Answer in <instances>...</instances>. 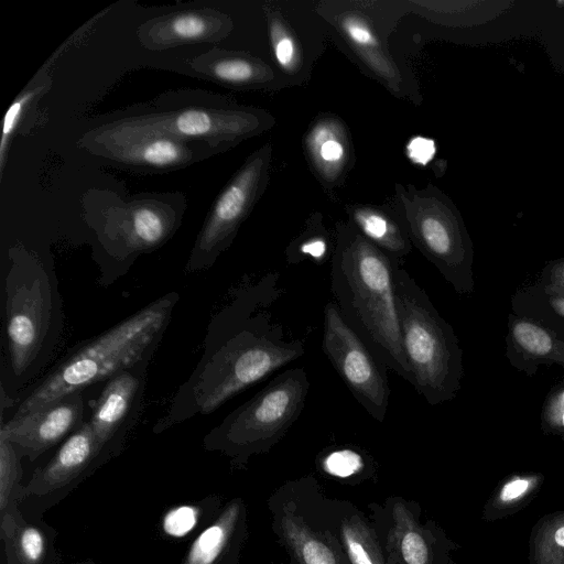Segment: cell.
Here are the masks:
<instances>
[{
	"mask_svg": "<svg viewBox=\"0 0 564 564\" xmlns=\"http://www.w3.org/2000/svg\"><path fill=\"white\" fill-rule=\"evenodd\" d=\"M530 564H564V510L540 518L529 535Z\"/></svg>",
	"mask_w": 564,
	"mask_h": 564,
	"instance_id": "27",
	"label": "cell"
},
{
	"mask_svg": "<svg viewBox=\"0 0 564 564\" xmlns=\"http://www.w3.org/2000/svg\"><path fill=\"white\" fill-rule=\"evenodd\" d=\"M52 79L45 74L34 78L28 87L14 99L8 109L4 120L0 145V171L3 173L7 155L13 135L17 133L24 117L37 105L39 100L50 90Z\"/></svg>",
	"mask_w": 564,
	"mask_h": 564,
	"instance_id": "29",
	"label": "cell"
},
{
	"mask_svg": "<svg viewBox=\"0 0 564 564\" xmlns=\"http://www.w3.org/2000/svg\"><path fill=\"white\" fill-rule=\"evenodd\" d=\"M0 531L8 564H44L46 534L42 528L26 522L18 506L1 513Z\"/></svg>",
	"mask_w": 564,
	"mask_h": 564,
	"instance_id": "24",
	"label": "cell"
},
{
	"mask_svg": "<svg viewBox=\"0 0 564 564\" xmlns=\"http://www.w3.org/2000/svg\"><path fill=\"white\" fill-rule=\"evenodd\" d=\"M513 335L522 348L535 355H545L552 347L550 336L540 327L527 322L517 324Z\"/></svg>",
	"mask_w": 564,
	"mask_h": 564,
	"instance_id": "33",
	"label": "cell"
},
{
	"mask_svg": "<svg viewBox=\"0 0 564 564\" xmlns=\"http://www.w3.org/2000/svg\"><path fill=\"white\" fill-rule=\"evenodd\" d=\"M349 223L370 242L401 262L412 248L408 232L395 212L367 205L348 208Z\"/></svg>",
	"mask_w": 564,
	"mask_h": 564,
	"instance_id": "21",
	"label": "cell"
},
{
	"mask_svg": "<svg viewBox=\"0 0 564 564\" xmlns=\"http://www.w3.org/2000/svg\"><path fill=\"white\" fill-rule=\"evenodd\" d=\"M199 509L194 506H183L166 513L163 528L173 536H183L189 532L198 520Z\"/></svg>",
	"mask_w": 564,
	"mask_h": 564,
	"instance_id": "34",
	"label": "cell"
},
{
	"mask_svg": "<svg viewBox=\"0 0 564 564\" xmlns=\"http://www.w3.org/2000/svg\"><path fill=\"white\" fill-rule=\"evenodd\" d=\"M280 273L245 288L235 303L231 332L214 355L200 384L202 412H212L246 388L305 354V343L285 334L270 307L282 296Z\"/></svg>",
	"mask_w": 564,
	"mask_h": 564,
	"instance_id": "2",
	"label": "cell"
},
{
	"mask_svg": "<svg viewBox=\"0 0 564 564\" xmlns=\"http://www.w3.org/2000/svg\"><path fill=\"white\" fill-rule=\"evenodd\" d=\"M308 389L303 367L276 375L207 435L206 447L243 467L251 456L269 452L286 435L304 410Z\"/></svg>",
	"mask_w": 564,
	"mask_h": 564,
	"instance_id": "5",
	"label": "cell"
},
{
	"mask_svg": "<svg viewBox=\"0 0 564 564\" xmlns=\"http://www.w3.org/2000/svg\"><path fill=\"white\" fill-rule=\"evenodd\" d=\"M563 399H564V394H563Z\"/></svg>",
	"mask_w": 564,
	"mask_h": 564,
	"instance_id": "37",
	"label": "cell"
},
{
	"mask_svg": "<svg viewBox=\"0 0 564 564\" xmlns=\"http://www.w3.org/2000/svg\"><path fill=\"white\" fill-rule=\"evenodd\" d=\"M395 301L412 386L427 403L443 402L456 386L453 334L426 292L401 264L395 270Z\"/></svg>",
	"mask_w": 564,
	"mask_h": 564,
	"instance_id": "6",
	"label": "cell"
},
{
	"mask_svg": "<svg viewBox=\"0 0 564 564\" xmlns=\"http://www.w3.org/2000/svg\"><path fill=\"white\" fill-rule=\"evenodd\" d=\"M543 477L538 474L512 475L502 480L486 500L482 520L506 519L525 508L539 494Z\"/></svg>",
	"mask_w": 564,
	"mask_h": 564,
	"instance_id": "25",
	"label": "cell"
},
{
	"mask_svg": "<svg viewBox=\"0 0 564 564\" xmlns=\"http://www.w3.org/2000/svg\"><path fill=\"white\" fill-rule=\"evenodd\" d=\"M137 367L122 370L107 379L106 386L95 402L88 422L104 449L115 441L127 421L131 419L132 409L139 399L142 386Z\"/></svg>",
	"mask_w": 564,
	"mask_h": 564,
	"instance_id": "18",
	"label": "cell"
},
{
	"mask_svg": "<svg viewBox=\"0 0 564 564\" xmlns=\"http://www.w3.org/2000/svg\"><path fill=\"white\" fill-rule=\"evenodd\" d=\"M269 34L279 66L288 73L297 70L302 64L300 46L294 33L279 13L270 14Z\"/></svg>",
	"mask_w": 564,
	"mask_h": 564,
	"instance_id": "31",
	"label": "cell"
},
{
	"mask_svg": "<svg viewBox=\"0 0 564 564\" xmlns=\"http://www.w3.org/2000/svg\"><path fill=\"white\" fill-rule=\"evenodd\" d=\"M305 145L313 166L328 181H335L348 165V134L340 123L330 118L322 119L312 127Z\"/></svg>",
	"mask_w": 564,
	"mask_h": 564,
	"instance_id": "23",
	"label": "cell"
},
{
	"mask_svg": "<svg viewBox=\"0 0 564 564\" xmlns=\"http://www.w3.org/2000/svg\"><path fill=\"white\" fill-rule=\"evenodd\" d=\"M262 110L202 89L166 91L149 104L105 116L88 130L97 135L155 132L210 144L219 152L270 127Z\"/></svg>",
	"mask_w": 564,
	"mask_h": 564,
	"instance_id": "3",
	"label": "cell"
},
{
	"mask_svg": "<svg viewBox=\"0 0 564 564\" xmlns=\"http://www.w3.org/2000/svg\"><path fill=\"white\" fill-rule=\"evenodd\" d=\"M78 143L93 156L137 173L180 170L220 153L205 142L155 132L107 137L86 131Z\"/></svg>",
	"mask_w": 564,
	"mask_h": 564,
	"instance_id": "11",
	"label": "cell"
},
{
	"mask_svg": "<svg viewBox=\"0 0 564 564\" xmlns=\"http://www.w3.org/2000/svg\"><path fill=\"white\" fill-rule=\"evenodd\" d=\"M229 15L214 8L183 9L141 23L137 36L145 48L164 51L191 43L218 42L232 30Z\"/></svg>",
	"mask_w": 564,
	"mask_h": 564,
	"instance_id": "14",
	"label": "cell"
},
{
	"mask_svg": "<svg viewBox=\"0 0 564 564\" xmlns=\"http://www.w3.org/2000/svg\"><path fill=\"white\" fill-rule=\"evenodd\" d=\"M272 564H275V563H272Z\"/></svg>",
	"mask_w": 564,
	"mask_h": 564,
	"instance_id": "38",
	"label": "cell"
},
{
	"mask_svg": "<svg viewBox=\"0 0 564 564\" xmlns=\"http://www.w3.org/2000/svg\"><path fill=\"white\" fill-rule=\"evenodd\" d=\"M562 424L564 426V412H563V415H562Z\"/></svg>",
	"mask_w": 564,
	"mask_h": 564,
	"instance_id": "36",
	"label": "cell"
},
{
	"mask_svg": "<svg viewBox=\"0 0 564 564\" xmlns=\"http://www.w3.org/2000/svg\"><path fill=\"white\" fill-rule=\"evenodd\" d=\"M435 142L432 139L416 135L406 144V155L413 163L425 166L434 158Z\"/></svg>",
	"mask_w": 564,
	"mask_h": 564,
	"instance_id": "35",
	"label": "cell"
},
{
	"mask_svg": "<svg viewBox=\"0 0 564 564\" xmlns=\"http://www.w3.org/2000/svg\"><path fill=\"white\" fill-rule=\"evenodd\" d=\"M334 530L351 564H387L379 538L371 522L348 500L329 498Z\"/></svg>",
	"mask_w": 564,
	"mask_h": 564,
	"instance_id": "20",
	"label": "cell"
},
{
	"mask_svg": "<svg viewBox=\"0 0 564 564\" xmlns=\"http://www.w3.org/2000/svg\"><path fill=\"white\" fill-rule=\"evenodd\" d=\"M40 301L41 297L37 296L34 289L23 291L22 295L17 296L15 304L10 312L8 336L17 368L26 360L39 339L40 324L36 311L41 310Z\"/></svg>",
	"mask_w": 564,
	"mask_h": 564,
	"instance_id": "26",
	"label": "cell"
},
{
	"mask_svg": "<svg viewBox=\"0 0 564 564\" xmlns=\"http://www.w3.org/2000/svg\"><path fill=\"white\" fill-rule=\"evenodd\" d=\"M334 240L321 220L312 219L305 229L300 232L285 249V261L290 264H299L311 261L322 265L330 260L334 250Z\"/></svg>",
	"mask_w": 564,
	"mask_h": 564,
	"instance_id": "28",
	"label": "cell"
},
{
	"mask_svg": "<svg viewBox=\"0 0 564 564\" xmlns=\"http://www.w3.org/2000/svg\"><path fill=\"white\" fill-rule=\"evenodd\" d=\"M180 221L176 209L164 195L133 198L117 212L118 230L132 249L149 250L165 242Z\"/></svg>",
	"mask_w": 564,
	"mask_h": 564,
	"instance_id": "17",
	"label": "cell"
},
{
	"mask_svg": "<svg viewBox=\"0 0 564 564\" xmlns=\"http://www.w3.org/2000/svg\"><path fill=\"white\" fill-rule=\"evenodd\" d=\"M322 350L355 400L382 423L391 394L388 368L345 322L333 300L323 312Z\"/></svg>",
	"mask_w": 564,
	"mask_h": 564,
	"instance_id": "8",
	"label": "cell"
},
{
	"mask_svg": "<svg viewBox=\"0 0 564 564\" xmlns=\"http://www.w3.org/2000/svg\"><path fill=\"white\" fill-rule=\"evenodd\" d=\"M400 264L350 223L336 226L330 258L333 301L345 322L386 367L412 384L395 301V270Z\"/></svg>",
	"mask_w": 564,
	"mask_h": 564,
	"instance_id": "1",
	"label": "cell"
},
{
	"mask_svg": "<svg viewBox=\"0 0 564 564\" xmlns=\"http://www.w3.org/2000/svg\"><path fill=\"white\" fill-rule=\"evenodd\" d=\"M317 466L322 471L332 477L348 479L366 474L367 459L357 448L341 446L328 449L323 455H319Z\"/></svg>",
	"mask_w": 564,
	"mask_h": 564,
	"instance_id": "32",
	"label": "cell"
},
{
	"mask_svg": "<svg viewBox=\"0 0 564 564\" xmlns=\"http://www.w3.org/2000/svg\"><path fill=\"white\" fill-rule=\"evenodd\" d=\"M105 449L97 441L88 421L70 434L51 460L34 471L22 487L21 500L44 496L70 485L79 478Z\"/></svg>",
	"mask_w": 564,
	"mask_h": 564,
	"instance_id": "15",
	"label": "cell"
},
{
	"mask_svg": "<svg viewBox=\"0 0 564 564\" xmlns=\"http://www.w3.org/2000/svg\"><path fill=\"white\" fill-rule=\"evenodd\" d=\"M271 153L267 143L249 155L219 193L196 239L188 270L209 267L230 246L267 186Z\"/></svg>",
	"mask_w": 564,
	"mask_h": 564,
	"instance_id": "9",
	"label": "cell"
},
{
	"mask_svg": "<svg viewBox=\"0 0 564 564\" xmlns=\"http://www.w3.org/2000/svg\"><path fill=\"white\" fill-rule=\"evenodd\" d=\"M335 22L350 48L367 67L390 86L398 87L399 72L383 52L375 28L368 20L360 12L345 10L336 14Z\"/></svg>",
	"mask_w": 564,
	"mask_h": 564,
	"instance_id": "22",
	"label": "cell"
},
{
	"mask_svg": "<svg viewBox=\"0 0 564 564\" xmlns=\"http://www.w3.org/2000/svg\"><path fill=\"white\" fill-rule=\"evenodd\" d=\"M21 453L13 443L0 436V513L21 501Z\"/></svg>",
	"mask_w": 564,
	"mask_h": 564,
	"instance_id": "30",
	"label": "cell"
},
{
	"mask_svg": "<svg viewBox=\"0 0 564 564\" xmlns=\"http://www.w3.org/2000/svg\"><path fill=\"white\" fill-rule=\"evenodd\" d=\"M368 509L387 564H454L458 544L435 520L421 521L417 502L391 496Z\"/></svg>",
	"mask_w": 564,
	"mask_h": 564,
	"instance_id": "10",
	"label": "cell"
},
{
	"mask_svg": "<svg viewBox=\"0 0 564 564\" xmlns=\"http://www.w3.org/2000/svg\"><path fill=\"white\" fill-rule=\"evenodd\" d=\"M198 76L235 88H256L273 74L261 59L242 52L212 48L188 61Z\"/></svg>",
	"mask_w": 564,
	"mask_h": 564,
	"instance_id": "19",
	"label": "cell"
},
{
	"mask_svg": "<svg viewBox=\"0 0 564 564\" xmlns=\"http://www.w3.org/2000/svg\"><path fill=\"white\" fill-rule=\"evenodd\" d=\"M247 536V507L235 498L193 541L181 564H238Z\"/></svg>",
	"mask_w": 564,
	"mask_h": 564,
	"instance_id": "16",
	"label": "cell"
},
{
	"mask_svg": "<svg viewBox=\"0 0 564 564\" xmlns=\"http://www.w3.org/2000/svg\"><path fill=\"white\" fill-rule=\"evenodd\" d=\"M267 505L271 531L291 564H351L334 530L329 497L316 478L285 481Z\"/></svg>",
	"mask_w": 564,
	"mask_h": 564,
	"instance_id": "7",
	"label": "cell"
},
{
	"mask_svg": "<svg viewBox=\"0 0 564 564\" xmlns=\"http://www.w3.org/2000/svg\"><path fill=\"white\" fill-rule=\"evenodd\" d=\"M397 197L399 207L395 214L412 245L434 263L446 279L456 282L458 278L455 268L458 263L455 260L454 238L451 227L441 210L435 207L433 198L412 185L408 191L398 185Z\"/></svg>",
	"mask_w": 564,
	"mask_h": 564,
	"instance_id": "12",
	"label": "cell"
},
{
	"mask_svg": "<svg viewBox=\"0 0 564 564\" xmlns=\"http://www.w3.org/2000/svg\"><path fill=\"white\" fill-rule=\"evenodd\" d=\"M175 297L173 294L151 303L74 350L26 397L10 421L22 420L70 393L140 365L163 333Z\"/></svg>",
	"mask_w": 564,
	"mask_h": 564,
	"instance_id": "4",
	"label": "cell"
},
{
	"mask_svg": "<svg viewBox=\"0 0 564 564\" xmlns=\"http://www.w3.org/2000/svg\"><path fill=\"white\" fill-rule=\"evenodd\" d=\"M80 392L70 393L19 421H9L0 436L15 445L21 455L34 460L84 424Z\"/></svg>",
	"mask_w": 564,
	"mask_h": 564,
	"instance_id": "13",
	"label": "cell"
}]
</instances>
